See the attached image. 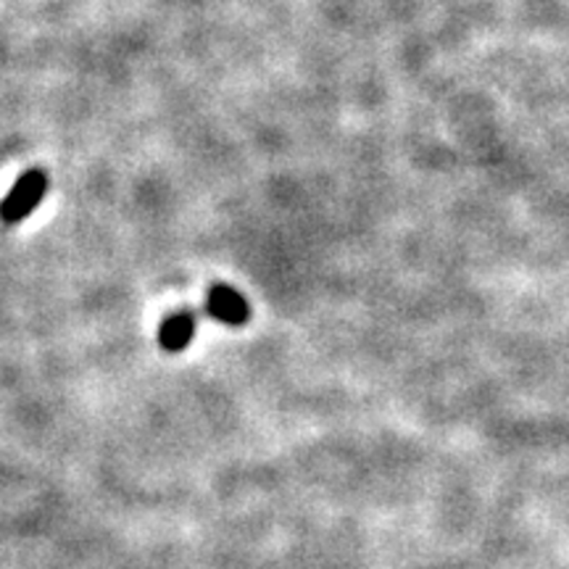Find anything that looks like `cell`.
<instances>
[{
  "label": "cell",
  "mask_w": 569,
  "mask_h": 569,
  "mask_svg": "<svg viewBox=\"0 0 569 569\" xmlns=\"http://www.w3.org/2000/svg\"><path fill=\"white\" fill-rule=\"evenodd\" d=\"M206 311L217 319V322L240 327L248 322L251 317V309H248V301L238 290L230 288V284H213L206 296Z\"/></svg>",
  "instance_id": "obj_2"
},
{
  "label": "cell",
  "mask_w": 569,
  "mask_h": 569,
  "mask_svg": "<svg viewBox=\"0 0 569 569\" xmlns=\"http://www.w3.org/2000/svg\"><path fill=\"white\" fill-rule=\"evenodd\" d=\"M48 193V177L40 169H30L27 174H21L9 196L0 201V222L3 224H19L24 222L30 213L38 209V203Z\"/></svg>",
  "instance_id": "obj_1"
},
{
  "label": "cell",
  "mask_w": 569,
  "mask_h": 569,
  "mask_svg": "<svg viewBox=\"0 0 569 569\" xmlns=\"http://www.w3.org/2000/svg\"><path fill=\"white\" fill-rule=\"evenodd\" d=\"M193 336H196V315H190V311H177V315L167 317L161 322L159 343L163 351L180 353L190 346Z\"/></svg>",
  "instance_id": "obj_3"
}]
</instances>
